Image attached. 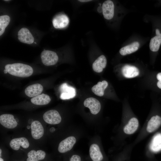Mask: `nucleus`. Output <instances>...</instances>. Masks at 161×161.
I'll use <instances>...</instances> for the list:
<instances>
[{
	"label": "nucleus",
	"instance_id": "1",
	"mask_svg": "<svg viewBox=\"0 0 161 161\" xmlns=\"http://www.w3.org/2000/svg\"><path fill=\"white\" fill-rule=\"evenodd\" d=\"M5 68L9 74L19 77H29L33 72V69L30 66L22 63L7 64L5 65Z\"/></svg>",
	"mask_w": 161,
	"mask_h": 161
},
{
	"label": "nucleus",
	"instance_id": "2",
	"mask_svg": "<svg viewBox=\"0 0 161 161\" xmlns=\"http://www.w3.org/2000/svg\"><path fill=\"white\" fill-rule=\"evenodd\" d=\"M41 57L43 64L47 66L55 65L58 60V56L55 52L45 49L41 52Z\"/></svg>",
	"mask_w": 161,
	"mask_h": 161
},
{
	"label": "nucleus",
	"instance_id": "3",
	"mask_svg": "<svg viewBox=\"0 0 161 161\" xmlns=\"http://www.w3.org/2000/svg\"><path fill=\"white\" fill-rule=\"evenodd\" d=\"M43 118L46 123L50 124H58L61 120L59 113L55 110H51L46 112L43 114Z\"/></svg>",
	"mask_w": 161,
	"mask_h": 161
},
{
	"label": "nucleus",
	"instance_id": "4",
	"mask_svg": "<svg viewBox=\"0 0 161 161\" xmlns=\"http://www.w3.org/2000/svg\"><path fill=\"white\" fill-rule=\"evenodd\" d=\"M76 142L75 138L69 136L62 140L59 144L58 150L61 153H64L71 150Z\"/></svg>",
	"mask_w": 161,
	"mask_h": 161
},
{
	"label": "nucleus",
	"instance_id": "5",
	"mask_svg": "<svg viewBox=\"0 0 161 161\" xmlns=\"http://www.w3.org/2000/svg\"><path fill=\"white\" fill-rule=\"evenodd\" d=\"M102 6L104 18L107 20L112 19L114 15V6L113 2L110 0H106L103 2Z\"/></svg>",
	"mask_w": 161,
	"mask_h": 161
},
{
	"label": "nucleus",
	"instance_id": "6",
	"mask_svg": "<svg viewBox=\"0 0 161 161\" xmlns=\"http://www.w3.org/2000/svg\"><path fill=\"white\" fill-rule=\"evenodd\" d=\"M83 104L85 106L89 109L91 113L93 114H98L100 111L101 106L100 102L96 99L90 97L86 99Z\"/></svg>",
	"mask_w": 161,
	"mask_h": 161
},
{
	"label": "nucleus",
	"instance_id": "7",
	"mask_svg": "<svg viewBox=\"0 0 161 161\" xmlns=\"http://www.w3.org/2000/svg\"><path fill=\"white\" fill-rule=\"evenodd\" d=\"M0 124L7 129H13L17 125L18 123L13 115L10 114H4L0 116Z\"/></svg>",
	"mask_w": 161,
	"mask_h": 161
},
{
	"label": "nucleus",
	"instance_id": "8",
	"mask_svg": "<svg viewBox=\"0 0 161 161\" xmlns=\"http://www.w3.org/2000/svg\"><path fill=\"white\" fill-rule=\"evenodd\" d=\"M18 38L21 42L31 44L34 41V38L29 30L26 28H21L18 31Z\"/></svg>",
	"mask_w": 161,
	"mask_h": 161
},
{
	"label": "nucleus",
	"instance_id": "9",
	"mask_svg": "<svg viewBox=\"0 0 161 161\" xmlns=\"http://www.w3.org/2000/svg\"><path fill=\"white\" fill-rule=\"evenodd\" d=\"M52 24L56 29H62L66 27L68 25L69 20L68 16L64 14L56 16L53 19Z\"/></svg>",
	"mask_w": 161,
	"mask_h": 161
},
{
	"label": "nucleus",
	"instance_id": "10",
	"mask_svg": "<svg viewBox=\"0 0 161 161\" xmlns=\"http://www.w3.org/2000/svg\"><path fill=\"white\" fill-rule=\"evenodd\" d=\"M60 89L62 92L60 98L62 100L72 98L76 95V90L75 88L68 86L66 83L61 85Z\"/></svg>",
	"mask_w": 161,
	"mask_h": 161
},
{
	"label": "nucleus",
	"instance_id": "11",
	"mask_svg": "<svg viewBox=\"0 0 161 161\" xmlns=\"http://www.w3.org/2000/svg\"><path fill=\"white\" fill-rule=\"evenodd\" d=\"M31 133L32 137L37 140L41 137L44 135V129L41 123L38 121H33L31 125Z\"/></svg>",
	"mask_w": 161,
	"mask_h": 161
},
{
	"label": "nucleus",
	"instance_id": "12",
	"mask_svg": "<svg viewBox=\"0 0 161 161\" xmlns=\"http://www.w3.org/2000/svg\"><path fill=\"white\" fill-rule=\"evenodd\" d=\"M10 145L14 150H18L21 146L24 148H27L29 146L30 144L26 138L21 137L12 140L10 141Z\"/></svg>",
	"mask_w": 161,
	"mask_h": 161
},
{
	"label": "nucleus",
	"instance_id": "13",
	"mask_svg": "<svg viewBox=\"0 0 161 161\" xmlns=\"http://www.w3.org/2000/svg\"><path fill=\"white\" fill-rule=\"evenodd\" d=\"M43 89L41 85L35 83L27 86L25 90V94L28 97H31L40 95Z\"/></svg>",
	"mask_w": 161,
	"mask_h": 161
},
{
	"label": "nucleus",
	"instance_id": "14",
	"mask_svg": "<svg viewBox=\"0 0 161 161\" xmlns=\"http://www.w3.org/2000/svg\"><path fill=\"white\" fill-rule=\"evenodd\" d=\"M161 125V117L158 115L152 117L148 122L146 129L149 133L157 130Z\"/></svg>",
	"mask_w": 161,
	"mask_h": 161
},
{
	"label": "nucleus",
	"instance_id": "15",
	"mask_svg": "<svg viewBox=\"0 0 161 161\" xmlns=\"http://www.w3.org/2000/svg\"><path fill=\"white\" fill-rule=\"evenodd\" d=\"M122 72L123 75L127 78H131L139 75V71L136 67L129 65H126L122 68Z\"/></svg>",
	"mask_w": 161,
	"mask_h": 161
},
{
	"label": "nucleus",
	"instance_id": "16",
	"mask_svg": "<svg viewBox=\"0 0 161 161\" xmlns=\"http://www.w3.org/2000/svg\"><path fill=\"white\" fill-rule=\"evenodd\" d=\"M107 60L105 56L102 55L95 60L92 65L93 70L97 73L101 72L106 65Z\"/></svg>",
	"mask_w": 161,
	"mask_h": 161
},
{
	"label": "nucleus",
	"instance_id": "17",
	"mask_svg": "<svg viewBox=\"0 0 161 161\" xmlns=\"http://www.w3.org/2000/svg\"><path fill=\"white\" fill-rule=\"evenodd\" d=\"M91 158L93 161H101L103 158L98 145L93 144L90 146L89 150Z\"/></svg>",
	"mask_w": 161,
	"mask_h": 161
},
{
	"label": "nucleus",
	"instance_id": "18",
	"mask_svg": "<svg viewBox=\"0 0 161 161\" xmlns=\"http://www.w3.org/2000/svg\"><path fill=\"white\" fill-rule=\"evenodd\" d=\"M139 126V121L135 117L131 118L127 124L124 127L123 131L127 134H131L134 133L137 130Z\"/></svg>",
	"mask_w": 161,
	"mask_h": 161
},
{
	"label": "nucleus",
	"instance_id": "19",
	"mask_svg": "<svg viewBox=\"0 0 161 161\" xmlns=\"http://www.w3.org/2000/svg\"><path fill=\"white\" fill-rule=\"evenodd\" d=\"M51 100L48 95L42 94L32 97L31 99V102L35 105H43L48 104Z\"/></svg>",
	"mask_w": 161,
	"mask_h": 161
},
{
	"label": "nucleus",
	"instance_id": "20",
	"mask_svg": "<svg viewBox=\"0 0 161 161\" xmlns=\"http://www.w3.org/2000/svg\"><path fill=\"white\" fill-rule=\"evenodd\" d=\"M45 152L42 150H39L37 151L32 150L27 154L28 158L27 161H38L44 159L45 157Z\"/></svg>",
	"mask_w": 161,
	"mask_h": 161
},
{
	"label": "nucleus",
	"instance_id": "21",
	"mask_svg": "<svg viewBox=\"0 0 161 161\" xmlns=\"http://www.w3.org/2000/svg\"><path fill=\"white\" fill-rule=\"evenodd\" d=\"M108 85V83L105 80L99 82L97 84L92 87V91L95 95L100 97L104 95V91Z\"/></svg>",
	"mask_w": 161,
	"mask_h": 161
},
{
	"label": "nucleus",
	"instance_id": "22",
	"mask_svg": "<svg viewBox=\"0 0 161 161\" xmlns=\"http://www.w3.org/2000/svg\"><path fill=\"white\" fill-rule=\"evenodd\" d=\"M139 46L138 42H134L121 48L119 51L120 53L122 55L131 54L137 51Z\"/></svg>",
	"mask_w": 161,
	"mask_h": 161
},
{
	"label": "nucleus",
	"instance_id": "23",
	"mask_svg": "<svg viewBox=\"0 0 161 161\" xmlns=\"http://www.w3.org/2000/svg\"><path fill=\"white\" fill-rule=\"evenodd\" d=\"M161 44V33L152 38L149 43L150 50L153 52L158 50Z\"/></svg>",
	"mask_w": 161,
	"mask_h": 161
},
{
	"label": "nucleus",
	"instance_id": "24",
	"mask_svg": "<svg viewBox=\"0 0 161 161\" xmlns=\"http://www.w3.org/2000/svg\"><path fill=\"white\" fill-rule=\"evenodd\" d=\"M151 149L154 152H157L161 150V134L155 135L152 140Z\"/></svg>",
	"mask_w": 161,
	"mask_h": 161
},
{
	"label": "nucleus",
	"instance_id": "25",
	"mask_svg": "<svg viewBox=\"0 0 161 161\" xmlns=\"http://www.w3.org/2000/svg\"><path fill=\"white\" fill-rule=\"evenodd\" d=\"M10 21V18L8 15H5L0 16V35L4 33L5 29Z\"/></svg>",
	"mask_w": 161,
	"mask_h": 161
},
{
	"label": "nucleus",
	"instance_id": "26",
	"mask_svg": "<svg viewBox=\"0 0 161 161\" xmlns=\"http://www.w3.org/2000/svg\"><path fill=\"white\" fill-rule=\"evenodd\" d=\"M69 161H81V158L78 155H74L72 156Z\"/></svg>",
	"mask_w": 161,
	"mask_h": 161
},
{
	"label": "nucleus",
	"instance_id": "27",
	"mask_svg": "<svg viewBox=\"0 0 161 161\" xmlns=\"http://www.w3.org/2000/svg\"><path fill=\"white\" fill-rule=\"evenodd\" d=\"M157 78L159 81H161V72L157 74Z\"/></svg>",
	"mask_w": 161,
	"mask_h": 161
},
{
	"label": "nucleus",
	"instance_id": "28",
	"mask_svg": "<svg viewBox=\"0 0 161 161\" xmlns=\"http://www.w3.org/2000/svg\"><path fill=\"white\" fill-rule=\"evenodd\" d=\"M97 11L99 13H102V6H99L97 8Z\"/></svg>",
	"mask_w": 161,
	"mask_h": 161
},
{
	"label": "nucleus",
	"instance_id": "29",
	"mask_svg": "<svg viewBox=\"0 0 161 161\" xmlns=\"http://www.w3.org/2000/svg\"><path fill=\"white\" fill-rule=\"evenodd\" d=\"M157 86L160 89H161V81H159L157 82Z\"/></svg>",
	"mask_w": 161,
	"mask_h": 161
},
{
	"label": "nucleus",
	"instance_id": "30",
	"mask_svg": "<svg viewBox=\"0 0 161 161\" xmlns=\"http://www.w3.org/2000/svg\"><path fill=\"white\" fill-rule=\"evenodd\" d=\"M78 1L82 2H89L90 1H92V0H78Z\"/></svg>",
	"mask_w": 161,
	"mask_h": 161
},
{
	"label": "nucleus",
	"instance_id": "31",
	"mask_svg": "<svg viewBox=\"0 0 161 161\" xmlns=\"http://www.w3.org/2000/svg\"><path fill=\"white\" fill-rule=\"evenodd\" d=\"M155 32L156 35H158L160 33L159 30L157 29L156 30Z\"/></svg>",
	"mask_w": 161,
	"mask_h": 161
},
{
	"label": "nucleus",
	"instance_id": "32",
	"mask_svg": "<svg viewBox=\"0 0 161 161\" xmlns=\"http://www.w3.org/2000/svg\"><path fill=\"white\" fill-rule=\"evenodd\" d=\"M4 73H7L8 72L7 70L5 69H4Z\"/></svg>",
	"mask_w": 161,
	"mask_h": 161
},
{
	"label": "nucleus",
	"instance_id": "33",
	"mask_svg": "<svg viewBox=\"0 0 161 161\" xmlns=\"http://www.w3.org/2000/svg\"><path fill=\"white\" fill-rule=\"evenodd\" d=\"M0 161H4L3 159L1 157L0 158Z\"/></svg>",
	"mask_w": 161,
	"mask_h": 161
},
{
	"label": "nucleus",
	"instance_id": "34",
	"mask_svg": "<svg viewBox=\"0 0 161 161\" xmlns=\"http://www.w3.org/2000/svg\"><path fill=\"white\" fill-rule=\"evenodd\" d=\"M1 149H0V157L1 156Z\"/></svg>",
	"mask_w": 161,
	"mask_h": 161
},
{
	"label": "nucleus",
	"instance_id": "35",
	"mask_svg": "<svg viewBox=\"0 0 161 161\" xmlns=\"http://www.w3.org/2000/svg\"><path fill=\"white\" fill-rule=\"evenodd\" d=\"M27 129H29L30 128V126H27Z\"/></svg>",
	"mask_w": 161,
	"mask_h": 161
},
{
	"label": "nucleus",
	"instance_id": "36",
	"mask_svg": "<svg viewBox=\"0 0 161 161\" xmlns=\"http://www.w3.org/2000/svg\"><path fill=\"white\" fill-rule=\"evenodd\" d=\"M4 1H10V0H4Z\"/></svg>",
	"mask_w": 161,
	"mask_h": 161
},
{
	"label": "nucleus",
	"instance_id": "37",
	"mask_svg": "<svg viewBox=\"0 0 161 161\" xmlns=\"http://www.w3.org/2000/svg\"><path fill=\"white\" fill-rule=\"evenodd\" d=\"M34 43L35 44H36V42H34Z\"/></svg>",
	"mask_w": 161,
	"mask_h": 161
}]
</instances>
